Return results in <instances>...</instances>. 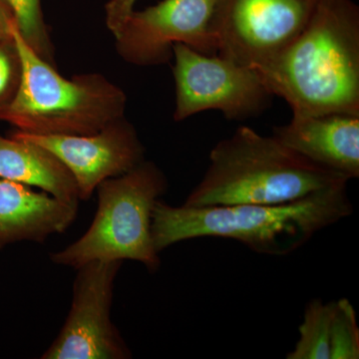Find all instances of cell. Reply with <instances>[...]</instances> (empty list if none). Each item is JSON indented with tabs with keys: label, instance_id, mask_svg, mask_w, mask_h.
<instances>
[{
	"label": "cell",
	"instance_id": "cell-14",
	"mask_svg": "<svg viewBox=\"0 0 359 359\" xmlns=\"http://www.w3.org/2000/svg\"><path fill=\"white\" fill-rule=\"evenodd\" d=\"M334 302H309L299 328V339L287 359H330V332Z\"/></svg>",
	"mask_w": 359,
	"mask_h": 359
},
{
	"label": "cell",
	"instance_id": "cell-16",
	"mask_svg": "<svg viewBox=\"0 0 359 359\" xmlns=\"http://www.w3.org/2000/svg\"><path fill=\"white\" fill-rule=\"evenodd\" d=\"M359 358V328L356 313L346 299L334 302L330 332V359Z\"/></svg>",
	"mask_w": 359,
	"mask_h": 359
},
{
	"label": "cell",
	"instance_id": "cell-10",
	"mask_svg": "<svg viewBox=\"0 0 359 359\" xmlns=\"http://www.w3.org/2000/svg\"><path fill=\"white\" fill-rule=\"evenodd\" d=\"M16 134L46 148L65 165L81 200L90 199L105 180L121 176L145 160L138 132L125 116L94 134Z\"/></svg>",
	"mask_w": 359,
	"mask_h": 359
},
{
	"label": "cell",
	"instance_id": "cell-4",
	"mask_svg": "<svg viewBox=\"0 0 359 359\" xmlns=\"http://www.w3.org/2000/svg\"><path fill=\"white\" fill-rule=\"evenodd\" d=\"M13 36L22 74L13 100L0 109V119L34 135H89L124 117V90L99 73L65 78L40 57L18 32Z\"/></svg>",
	"mask_w": 359,
	"mask_h": 359
},
{
	"label": "cell",
	"instance_id": "cell-17",
	"mask_svg": "<svg viewBox=\"0 0 359 359\" xmlns=\"http://www.w3.org/2000/svg\"><path fill=\"white\" fill-rule=\"evenodd\" d=\"M22 65L13 36L0 39V109L11 102L20 87Z\"/></svg>",
	"mask_w": 359,
	"mask_h": 359
},
{
	"label": "cell",
	"instance_id": "cell-15",
	"mask_svg": "<svg viewBox=\"0 0 359 359\" xmlns=\"http://www.w3.org/2000/svg\"><path fill=\"white\" fill-rule=\"evenodd\" d=\"M15 18L16 25L26 43L37 54L54 65V49L45 23L41 0H4Z\"/></svg>",
	"mask_w": 359,
	"mask_h": 359
},
{
	"label": "cell",
	"instance_id": "cell-3",
	"mask_svg": "<svg viewBox=\"0 0 359 359\" xmlns=\"http://www.w3.org/2000/svg\"><path fill=\"white\" fill-rule=\"evenodd\" d=\"M348 182L297 154L273 135L240 126L212 149L204 176L183 205L283 204Z\"/></svg>",
	"mask_w": 359,
	"mask_h": 359
},
{
	"label": "cell",
	"instance_id": "cell-19",
	"mask_svg": "<svg viewBox=\"0 0 359 359\" xmlns=\"http://www.w3.org/2000/svg\"><path fill=\"white\" fill-rule=\"evenodd\" d=\"M16 21L11 8L4 0H0V39L11 37Z\"/></svg>",
	"mask_w": 359,
	"mask_h": 359
},
{
	"label": "cell",
	"instance_id": "cell-7",
	"mask_svg": "<svg viewBox=\"0 0 359 359\" xmlns=\"http://www.w3.org/2000/svg\"><path fill=\"white\" fill-rule=\"evenodd\" d=\"M318 0H215L218 55L259 69L302 32Z\"/></svg>",
	"mask_w": 359,
	"mask_h": 359
},
{
	"label": "cell",
	"instance_id": "cell-12",
	"mask_svg": "<svg viewBox=\"0 0 359 359\" xmlns=\"http://www.w3.org/2000/svg\"><path fill=\"white\" fill-rule=\"evenodd\" d=\"M78 204L56 199L29 186L0 179V248L18 241L42 243L75 221Z\"/></svg>",
	"mask_w": 359,
	"mask_h": 359
},
{
	"label": "cell",
	"instance_id": "cell-2",
	"mask_svg": "<svg viewBox=\"0 0 359 359\" xmlns=\"http://www.w3.org/2000/svg\"><path fill=\"white\" fill-rule=\"evenodd\" d=\"M353 212L347 184L276 205L174 207L158 201L152 238L158 252L183 241L224 238L238 241L257 254H292L318 231Z\"/></svg>",
	"mask_w": 359,
	"mask_h": 359
},
{
	"label": "cell",
	"instance_id": "cell-1",
	"mask_svg": "<svg viewBox=\"0 0 359 359\" xmlns=\"http://www.w3.org/2000/svg\"><path fill=\"white\" fill-rule=\"evenodd\" d=\"M292 116L359 115V7L353 0H318L302 32L256 69Z\"/></svg>",
	"mask_w": 359,
	"mask_h": 359
},
{
	"label": "cell",
	"instance_id": "cell-9",
	"mask_svg": "<svg viewBox=\"0 0 359 359\" xmlns=\"http://www.w3.org/2000/svg\"><path fill=\"white\" fill-rule=\"evenodd\" d=\"M123 262L94 261L77 269L71 309L43 359H127L129 347L111 320L113 290Z\"/></svg>",
	"mask_w": 359,
	"mask_h": 359
},
{
	"label": "cell",
	"instance_id": "cell-13",
	"mask_svg": "<svg viewBox=\"0 0 359 359\" xmlns=\"http://www.w3.org/2000/svg\"><path fill=\"white\" fill-rule=\"evenodd\" d=\"M0 179L42 189L56 199L78 204L74 177L53 153L14 134L0 136Z\"/></svg>",
	"mask_w": 359,
	"mask_h": 359
},
{
	"label": "cell",
	"instance_id": "cell-5",
	"mask_svg": "<svg viewBox=\"0 0 359 359\" xmlns=\"http://www.w3.org/2000/svg\"><path fill=\"white\" fill-rule=\"evenodd\" d=\"M167 189L164 172L152 161L105 180L96 189L98 208L91 226L65 250L51 254V261L78 269L90 262L130 259L154 273L161 262L153 243V211Z\"/></svg>",
	"mask_w": 359,
	"mask_h": 359
},
{
	"label": "cell",
	"instance_id": "cell-11",
	"mask_svg": "<svg viewBox=\"0 0 359 359\" xmlns=\"http://www.w3.org/2000/svg\"><path fill=\"white\" fill-rule=\"evenodd\" d=\"M273 136L297 154L351 180L359 178V115L292 116Z\"/></svg>",
	"mask_w": 359,
	"mask_h": 359
},
{
	"label": "cell",
	"instance_id": "cell-6",
	"mask_svg": "<svg viewBox=\"0 0 359 359\" xmlns=\"http://www.w3.org/2000/svg\"><path fill=\"white\" fill-rule=\"evenodd\" d=\"M173 58L176 122L210 110L219 111L230 121H245L273 103L275 96L254 68L184 44L174 45Z\"/></svg>",
	"mask_w": 359,
	"mask_h": 359
},
{
	"label": "cell",
	"instance_id": "cell-8",
	"mask_svg": "<svg viewBox=\"0 0 359 359\" xmlns=\"http://www.w3.org/2000/svg\"><path fill=\"white\" fill-rule=\"evenodd\" d=\"M214 6L215 0H162L143 11L134 9L114 35L118 54L139 67L167 65L175 44L218 55Z\"/></svg>",
	"mask_w": 359,
	"mask_h": 359
},
{
	"label": "cell",
	"instance_id": "cell-18",
	"mask_svg": "<svg viewBox=\"0 0 359 359\" xmlns=\"http://www.w3.org/2000/svg\"><path fill=\"white\" fill-rule=\"evenodd\" d=\"M137 0H108L105 6V22L113 36L134 11Z\"/></svg>",
	"mask_w": 359,
	"mask_h": 359
}]
</instances>
